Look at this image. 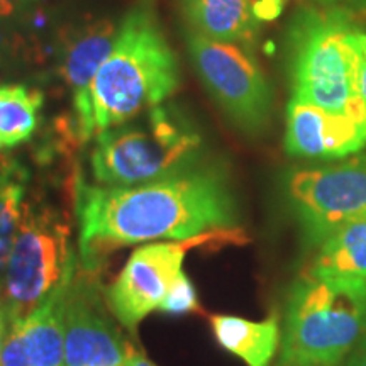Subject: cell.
Wrapping results in <instances>:
<instances>
[{
	"mask_svg": "<svg viewBox=\"0 0 366 366\" xmlns=\"http://www.w3.org/2000/svg\"><path fill=\"white\" fill-rule=\"evenodd\" d=\"M79 253L89 272L112 251L154 239L187 241L231 231L239 221L226 168L200 162L172 175L131 187H75Z\"/></svg>",
	"mask_w": 366,
	"mask_h": 366,
	"instance_id": "obj_1",
	"label": "cell"
},
{
	"mask_svg": "<svg viewBox=\"0 0 366 366\" xmlns=\"http://www.w3.org/2000/svg\"><path fill=\"white\" fill-rule=\"evenodd\" d=\"M178 85L177 54L157 17L134 9L119 26L112 51L90 85L94 136L162 105Z\"/></svg>",
	"mask_w": 366,
	"mask_h": 366,
	"instance_id": "obj_2",
	"label": "cell"
},
{
	"mask_svg": "<svg viewBox=\"0 0 366 366\" xmlns=\"http://www.w3.org/2000/svg\"><path fill=\"white\" fill-rule=\"evenodd\" d=\"M366 340V280L305 273L290 288L278 366H341Z\"/></svg>",
	"mask_w": 366,
	"mask_h": 366,
	"instance_id": "obj_3",
	"label": "cell"
},
{
	"mask_svg": "<svg viewBox=\"0 0 366 366\" xmlns=\"http://www.w3.org/2000/svg\"><path fill=\"white\" fill-rule=\"evenodd\" d=\"M355 31L341 9L300 11L288 29V73L292 99L345 114L366 126V111L356 86Z\"/></svg>",
	"mask_w": 366,
	"mask_h": 366,
	"instance_id": "obj_4",
	"label": "cell"
},
{
	"mask_svg": "<svg viewBox=\"0 0 366 366\" xmlns=\"http://www.w3.org/2000/svg\"><path fill=\"white\" fill-rule=\"evenodd\" d=\"M202 136L173 105H157L143 121L126 122L97 136L90 163L104 187L139 185L200 163Z\"/></svg>",
	"mask_w": 366,
	"mask_h": 366,
	"instance_id": "obj_5",
	"label": "cell"
},
{
	"mask_svg": "<svg viewBox=\"0 0 366 366\" xmlns=\"http://www.w3.org/2000/svg\"><path fill=\"white\" fill-rule=\"evenodd\" d=\"M76 272L79 258L65 217L48 205L26 204L0 292L9 322L29 317L70 285Z\"/></svg>",
	"mask_w": 366,
	"mask_h": 366,
	"instance_id": "obj_6",
	"label": "cell"
},
{
	"mask_svg": "<svg viewBox=\"0 0 366 366\" xmlns=\"http://www.w3.org/2000/svg\"><path fill=\"white\" fill-rule=\"evenodd\" d=\"M283 192L304 244L317 249L329 236L366 214V154L337 164L294 168Z\"/></svg>",
	"mask_w": 366,
	"mask_h": 366,
	"instance_id": "obj_7",
	"label": "cell"
},
{
	"mask_svg": "<svg viewBox=\"0 0 366 366\" xmlns=\"http://www.w3.org/2000/svg\"><path fill=\"white\" fill-rule=\"evenodd\" d=\"M189 51L202 84L229 121L242 132L259 134L272 119V89L253 54L236 43L189 34Z\"/></svg>",
	"mask_w": 366,
	"mask_h": 366,
	"instance_id": "obj_8",
	"label": "cell"
},
{
	"mask_svg": "<svg viewBox=\"0 0 366 366\" xmlns=\"http://www.w3.org/2000/svg\"><path fill=\"white\" fill-rule=\"evenodd\" d=\"M239 241L237 229L192 237L180 242H153L137 248L111 287L105 300L122 326L134 332L137 324L159 309L170 287L183 273L185 253L194 246Z\"/></svg>",
	"mask_w": 366,
	"mask_h": 366,
	"instance_id": "obj_9",
	"label": "cell"
},
{
	"mask_svg": "<svg viewBox=\"0 0 366 366\" xmlns=\"http://www.w3.org/2000/svg\"><path fill=\"white\" fill-rule=\"evenodd\" d=\"M81 269L66 290L65 366H121L132 347L105 312L97 282Z\"/></svg>",
	"mask_w": 366,
	"mask_h": 366,
	"instance_id": "obj_10",
	"label": "cell"
},
{
	"mask_svg": "<svg viewBox=\"0 0 366 366\" xmlns=\"http://www.w3.org/2000/svg\"><path fill=\"white\" fill-rule=\"evenodd\" d=\"M366 144V126L314 104L292 99L287 107L285 151L307 159H337Z\"/></svg>",
	"mask_w": 366,
	"mask_h": 366,
	"instance_id": "obj_11",
	"label": "cell"
},
{
	"mask_svg": "<svg viewBox=\"0 0 366 366\" xmlns=\"http://www.w3.org/2000/svg\"><path fill=\"white\" fill-rule=\"evenodd\" d=\"M119 27L111 21H100L76 31L65 46L61 75L73 92V131L79 139L94 137L92 127L90 85L95 75L111 54Z\"/></svg>",
	"mask_w": 366,
	"mask_h": 366,
	"instance_id": "obj_12",
	"label": "cell"
},
{
	"mask_svg": "<svg viewBox=\"0 0 366 366\" xmlns=\"http://www.w3.org/2000/svg\"><path fill=\"white\" fill-rule=\"evenodd\" d=\"M216 341L248 366H269L282 342L278 315L264 320H248L236 315H210Z\"/></svg>",
	"mask_w": 366,
	"mask_h": 366,
	"instance_id": "obj_13",
	"label": "cell"
},
{
	"mask_svg": "<svg viewBox=\"0 0 366 366\" xmlns=\"http://www.w3.org/2000/svg\"><path fill=\"white\" fill-rule=\"evenodd\" d=\"M195 33L224 43L251 44L258 31L251 0H182Z\"/></svg>",
	"mask_w": 366,
	"mask_h": 366,
	"instance_id": "obj_14",
	"label": "cell"
},
{
	"mask_svg": "<svg viewBox=\"0 0 366 366\" xmlns=\"http://www.w3.org/2000/svg\"><path fill=\"white\" fill-rule=\"evenodd\" d=\"M71 283V282H70ZM66 285L22 320V336L33 366H65Z\"/></svg>",
	"mask_w": 366,
	"mask_h": 366,
	"instance_id": "obj_15",
	"label": "cell"
},
{
	"mask_svg": "<svg viewBox=\"0 0 366 366\" xmlns=\"http://www.w3.org/2000/svg\"><path fill=\"white\" fill-rule=\"evenodd\" d=\"M309 273L366 280V214L345 224L319 246Z\"/></svg>",
	"mask_w": 366,
	"mask_h": 366,
	"instance_id": "obj_16",
	"label": "cell"
},
{
	"mask_svg": "<svg viewBox=\"0 0 366 366\" xmlns=\"http://www.w3.org/2000/svg\"><path fill=\"white\" fill-rule=\"evenodd\" d=\"M43 94L21 84H0V153L27 143L39 127Z\"/></svg>",
	"mask_w": 366,
	"mask_h": 366,
	"instance_id": "obj_17",
	"label": "cell"
},
{
	"mask_svg": "<svg viewBox=\"0 0 366 366\" xmlns=\"http://www.w3.org/2000/svg\"><path fill=\"white\" fill-rule=\"evenodd\" d=\"M27 173L17 162L0 163V253L11 246L24 212Z\"/></svg>",
	"mask_w": 366,
	"mask_h": 366,
	"instance_id": "obj_18",
	"label": "cell"
},
{
	"mask_svg": "<svg viewBox=\"0 0 366 366\" xmlns=\"http://www.w3.org/2000/svg\"><path fill=\"white\" fill-rule=\"evenodd\" d=\"M159 312L168 315H183L192 312H200V302L197 295L195 285L185 273L177 278L175 283L170 287L167 297L159 305Z\"/></svg>",
	"mask_w": 366,
	"mask_h": 366,
	"instance_id": "obj_19",
	"label": "cell"
},
{
	"mask_svg": "<svg viewBox=\"0 0 366 366\" xmlns=\"http://www.w3.org/2000/svg\"><path fill=\"white\" fill-rule=\"evenodd\" d=\"M0 366H33L22 336V320L9 322L6 341L0 351Z\"/></svg>",
	"mask_w": 366,
	"mask_h": 366,
	"instance_id": "obj_20",
	"label": "cell"
},
{
	"mask_svg": "<svg viewBox=\"0 0 366 366\" xmlns=\"http://www.w3.org/2000/svg\"><path fill=\"white\" fill-rule=\"evenodd\" d=\"M353 43L356 53H358V81H356V86H358L360 100L366 111V34L356 29L353 34Z\"/></svg>",
	"mask_w": 366,
	"mask_h": 366,
	"instance_id": "obj_21",
	"label": "cell"
},
{
	"mask_svg": "<svg viewBox=\"0 0 366 366\" xmlns=\"http://www.w3.org/2000/svg\"><path fill=\"white\" fill-rule=\"evenodd\" d=\"M285 0H254L251 4L256 21H273L280 16Z\"/></svg>",
	"mask_w": 366,
	"mask_h": 366,
	"instance_id": "obj_22",
	"label": "cell"
},
{
	"mask_svg": "<svg viewBox=\"0 0 366 366\" xmlns=\"http://www.w3.org/2000/svg\"><path fill=\"white\" fill-rule=\"evenodd\" d=\"M345 366H366V340L358 345V347L347 356Z\"/></svg>",
	"mask_w": 366,
	"mask_h": 366,
	"instance_id": "obj_23",
	"label": "cell"
},
{
	"mask_svg": "<svg viewBox=\"0 0 366 366\" xmlns=\"http://www.w3.org/2000/svg\"><path fill=\"white\" fill-rule=\"evenodd\" d=\"M7 329H9V319L6 310H4L2 302H0V351H2L4 341H6L7 336Z\"/></svg>",
	"mask_w": 366,
	"mask_h": 366,
	"instance_id": "obj_24",
	"label": "cell"
},
{
	"mask_svg": "<svg viewBox=\"0 0 366 366\" xmlns=\"http://www.w3.org/2000/svg\"><path fill=\"white\" fill-rule=\"evenodd\" d=\"M129 358H131L132 365H134V366H154L148 358H146V356L136 353L134 350H131V356H129Z\"/></svg>",
	"mask_w": 366,
	"mask_h": 366,
	"instance_id": "obj_25",
	"label": "cell"
},
{
	"mask_svg": "<svg viewBox=\"0 0 366 366\" xmlns=\"http://www.w3.org/2000/svg\"><path fill=\"white\" fill-rule=\"evenodd\" d=\"M345 2L353 9L355 12L366 14V0H345Z\"/></svg>",
	"mask_w": 366,
	"mask_h": 366,
	"instance_id": "obj_26",
	"label": "cell"
},
{
	"mask_svg": "<svg viewBox=\"0 0 366 366\" xmlns=\"http://www.w3.org/2000/svg\"><path fill=\"white\" fill-rule=\"evenodd\" d=\"M12 4L11 0H0V14H11Z\"/></svg>",
	"mask_w": 366,
	"mask_h": 366,
	"instance_id": "obj_27",
	"label": "cell"
},
{
	"mask_svg": "<svg viewBox=\"0 0 366 366\" xmlns=\"http://www.w3.org/2000/svg\"><path fill=\"white\" fill-rule=\"evenodd\" d=\"M2 48H4V33L0 29V54H2Z\"/></svg>",
	"mask_w": 366,
	"mask_h": 366,
	"instance_id": "obj_28",
	"label": "cell"
},
{
	"mask_svg": "<svg viewBox=\"0 0 366 366\" xmlns=\"http://www.w3.org/2000/svg\"><path fill=\"white\" fill-rule=\"evenodd\" d=\"M131 356V355H129ZM121 366H134V365H132V361H131V358H127V361H126V363H122Z\"/></svg>",
	"mask_w": 366,
	"mask_h": 366,
	"instance_id": "obj_29",
	"label": "cell"
},
{
	"mask_svg": "<svg viewBox=\"0 0 366 366\" xmlns=\"http://www.w3.org/2000/svg\"><path fill=\"white\" fill-rule=\"evenodd\" d=\"M324 2H332V0H324Z\"/></svg>",
	"mask_w": 366,
	"mask_h": 366,
	"instance_id": "obj_30",
	"label": "cell"
}]
</instances>
